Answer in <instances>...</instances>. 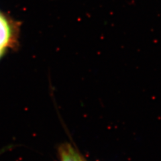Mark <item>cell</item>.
<instances>
[{
    "label": "cell",
    "instance_id": "7a4b0ae2",
    "mask_svg": "<svg viewBox=\"0 0 161 161\" xmlns=\"http://www.w3.org/2000/svg\"><path fill=\"white\" fill-rule=\"evenodd\" d=\"M60 161H82L83 158L73 147L68 143L60 146L58 149Z\"/></svg>",
    "mask_w": 161,
    "mask_h": 161
},
{
    "label": "cell",
    "instance_id": "3957f363",
    "mask_svg": "<svg viewBox=\"0 0 161 161\" xmlns=\"http://www.w3.org/2000/svg\"><path fill=\"white\" fill-rule=\"evenodd\" d=\"M82 161H85V160H82Z\"/></svg>",
    "mask_w": 161,
    "mask_h": 161
},
{
    "label": "cell",
    "instance_id": "6da1fadb",
    "mask_svg": "<svg viewBox=\"0 0 161 161\" xmlns=\"http://www.w3.org/2000/svg\"><path fill=\"white\" fill-rule=\"evenodd\" d=\"M16 41V27L14 22L0 12V58Z\"/></svg>",
    "mask_w": 161,
    "mask_h": 161
}]
</instances>
